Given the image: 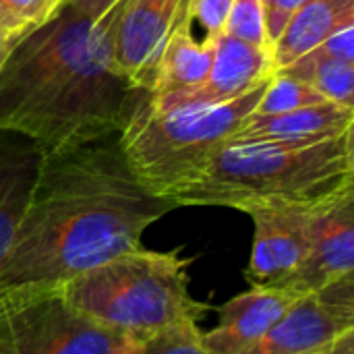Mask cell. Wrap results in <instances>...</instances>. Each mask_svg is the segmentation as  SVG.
Masks as SVG:
<instances>
[{
	"mask_svg": "<svg viewBox=\"0 0 354 354\" xmlns=\"http://www.w3.org/2000/svg\"><path fill=\"white\" fill-rule=\"evenodd\" d=\"M172 209L137 183L116 137L41 156L27 212L0 266V295L60 286L135 251L143 232Z\"/></svg>",
	"mask_w": 354,
	"mask_h": 354,
	"instance_id": "cell-1",
	"label": "cell"
},
{
	"mask_svg": "<svg viewBox=\"0 0 354 354\" xmlns=\"http://www.w3.org/2000/svg\"><path fill=\"white\" fill-rule=\"evenodd\" d=\"M120 6L97 21L64 6L15 46L0 68V133L23 137L41 156L118 137L147 95L114 56Z\"/></svg>",
	"mask_w": 354,
	"mask_h": 354,
	"instance_id": "cell-2",
	"label": "cell"
},
{
	"mask_svg": "<svg viewBox=\"0 0 354 354\" xmlns=\"http://www.w3.org/2000/svg\"><path fill=\"white\" fill-rule=\"evenodd\" d=\"M353 133L317 143H226L168 201L174 207H317L354 189Z\"/></svg>",
	"mask_w": 354,
	"mask_h": 354,
	"instance_id": "cell-3",
	"label": "cell"
},
{
	"mask_svg": "<svg viewBox=\"0 0 354 354\" xmlns=\"http://www.w3.org/2000/svg\"><path fill=\"white\" fill-rule=\"evenodd\" d=\"M191 259L180 249L139 247L118 255L58 288L66 301L104 328L139 340L183 319H201L212 305L189 292Z\"/></svg>",
	"mask_w": 354,
	"mask_h": 354,
	"instance_id": "cell-4",
	"label": "cell"
},
{
	"mask_svg": "<svg viewBox=\"0 0 354 354\" xmlns=\"http://www.w3.org/2000/svg\"><path fill=\"white\" fill-rule=\"evenodd\" d=\"M268 81L228 104L207 108L156 112L147 106V95L141 97L116 137L137 183L153 197L168 201L220 147L230 143Z\"/></svg>",
	"mask_w": 354,
	"mask_h": 354,
	"instance_id": "cell-5",
	"label": "cell"
},
{
	"mask_svg": "<svg viewBox=\"0 0 354 354\" xmlns=\"http://www.w3.org/2000/svg\"><path fill=\"white\" fill-rule=\"evenodd\" d=\"M129 342L73 307L58 286L0 295V354H122Z\"/></svg>",
	"mask_w": 354,
	"mask_h": 354,
	"instance_id": "cell-6",
	"label": "cell"
},
{
	"mask_svg": "<svg viewBox=\"0 0 354 354\" xmlns=\"http://www.w3.org/2000/svg\"><path fill=\"white\" fill-rule=\"evenodd\" d=\"M354 332V274L299 297L245 354H315Z\"/></svg>",
	"mask_w": 354,
	"mask_h": 354,
	"instance_id": "cell-7",
	"label": "cell"
},
{
	"mask_svg": "<svg viewBox=\"0 0 354 354\" xmlns=\"http://www.w3.org/2000/svg\"><path fill=\"white\" fill-rule=\"evenodd\" d=\"M191 0H122L114 56L129 83L147 93L172 33L189 19Z\"/></svg>",
	"mask_w": 354,
	"mask_h": 354,
	"instance_id": "cell-8",
	"label": "cell"
},
{
	"mask_svg": "<svg viewBox=\"0 0 354 354\" xmlns=\"http://www.w3.org/2000/svg\"><path fill=\"white\" fill-rule=\"evenodd\" d=\"M274 75L272 52L268 46H255L234 39L226 33L214 37V58L205 81L178 95L149 100L147 106L156 112H172L185 108H207L228 104Z\"/></svg>",
	"mask_w": 354,
	"mask_h": 354,
	"instance_id": "cell-9",
	"label": "cell"
},
{
	"mask_svg": "<svg viewBox=\"0 0 354 354\" xmlns=\"http://www.w3.org/2000/svg\"><path fill=\"white\" fill-rule=\"evenodd\" d=\"M354 274V189L317 205L311 216L309 251L282 288L307 295Z\"/></svg>",
	"mask_w": 354,
	"mask_h": 354,
	"instance_id": "cell-10",
	"label": "cell"
},
{
	"mask_svg": "<svg viewBox=\"0 0 354 354\" xmlns=\"http://www.w3.org/2000/svg\"><path fill=\"white\" fill-rule=\"evenodd\" d=\"M315 207H263L247 216L253 220V245L245 280L278 286L305 261Z\"/></svg>",
	"mask_w": 354,
	"mask_h": 354,
	"instance_id": "cell-11",
	"label": "cell"
},
{
	"mask_svg": "<svg viewBox=\"0 0 354 354\" xmlns=\"http://www.w3.org/2000/svg\"><path fill=\"white\" fill-rule=\"evenodd\" d=\"M303 295L282 286L251 284L218 309V324L203 332L209 354H245L257 344L284 311Z\"/></svg>",
	"mask_w": 354,
	"mask_h": 354,
	"instance_id": "cell-12",
	"label": "cell"
},
{
	"mask_svg": "<svg viewBox=\"0 0 354 354\" xmlns=\"http://www.w3.org/2000/svg\"><path fill=\"white\" fill-rule=\"evenodd\" d=\"M354 129V108L334 102L303 106L274 116H247L230 143H317Z\"/></svg>",
	"mask_w": 354,
	"mask_h": 354,
	"instance_id": "cell-13",
	"label": "cell"
},
{
	"mask_svg": "<svg viewBox=\"0 0 354 354\" xmlns=\"http://www.w3.org/2000/svg\"><path fill=\"white\" fill-rule=\"evenodd\" d=\"M354 23V0H305L272 44L274 71L317 48L330 33Z\"/></svg>",
	"mask_w": 354,
	"mask_h": 354,
	"instance_id": "cell-14",
	"label": "cell"
},
{
	"mask_svg": "<svg viewBox=\"0 0 354 354\" xmlns=\"http://www.w3.org/2000/svg\"><path fill=\"white\" fill-rule=\"evenodd\" d=\"M214 37H195L193 23L187 19L168 39L153 73L147 97H168L199 87L212 66Z\"/></svg>",
	"mask_w": 354,
	"mask_h": 354,
	"instance_id": "cell-15",
	"label": "cell"
},
{
	"mask_svg": "<svg viewBox=\"0 0 354 354\" xmlns=\"http://www.w3.org/2000/svg\"><path fill=\"white\" fill-rule=\"evenodd\" d=\"M39 162L41 153L29 141L0 143V266L27 212Z\"/></svg>",
	"mask_w": 354,
	"mask_h": 354,
	"instance_id": "cell-16",
	"label": "cell"
},
{
	"mask_svg": "<svg viewBox=\"0 0 354 354\" xmlns=\"http://www.w3.org/2000/svg\"><path fill=\"white\" fill-rule=\"evenodd\" d=\"M274 73H282L311 85L328 102L354 108V62L328 58L311 50L292 64Z\"/></svg>",
	"mask_w": 354,
	"mask_h": 354,
	"instance_id": "cell-17",
	"label": "cell"
},
{
	"mask_svg": "<svg viewBox=\"0 0 354 354\" xmlns=\"http://www.w3.org/2000/svg\"><path fill=\"white\" fill-rule=\"evenodd\" d=\"M64 6L66 0H0V41L27 37Z\"/></svg>",
	"mask_w": 354,
	"mask_h": 354,
	"instance_id": "cell-18",
	"label": "cell"
},
{
	"mask_svg": "<svg viewBox=\"0 0 354 354\" xmlns=\"http://www.w3.org/2000/svg\"><path fill=\"white\" fill-rule=\"evenodd\" d=\"M122 354H209L197 319H183L151 336L131 340Z\"/></svg>",
	"mask_w": 354,
	"mask_h": 354,
	"instance_id": "cell-19",
	"label": "cell"
},
{
	"mask_svg": "<svg viewBox=\"0 0 354 354\" xmlns=\"http://www.w3.org/2000/svg\"><path fill=\"white\" fill-rule=\"evenodd\" d=\"M322 102H328V100L322 93H317L311 85L295 77L274 73L249 116H274V114H284V112L311 106V104H322Z\"/></svg>",
	"mask_w": 354,
	"mask_h": 354,
	"instance_id": "cell-20",
	"label": "cell"
},
{
	"mask_svg": "<svg viewBox=\"0 0 354 354\" xmlns=\"http://www.w3.org/2000/svg\"><path fill=\"white\" fill-rule=\"evenodd\" d=\"M222 33L247 44L270 48L261 0H232Z\"/></svg>",
	"mask_w": 354,
	"mask_h": 354,
	"instance_id": "cell-21",
	"label": "cell"
},
{
	"mask_svg": "<svg viewBox=\"0 0 354 354\" xmlns=\"http://www.w3.org/2000/svg\"><path fill=\"white\" fill-rule=\"evenodd\" d=\"M230 4L232 0H191L189 19L191 23H199V27L205 31V37H216L224 29Z\"/></svg>",
	"mask_w": 354,
	"mask_h": 354,
	"instance_id": "cell-22",
	"label": "cell"
},
{
	"mask_svg": "<svg viewBox=\"0 0 354 354\" xmlns=\"http://www.w3.org/2000/svg\"><path fill=\"white\" fill-rule=\"evenodd\" d=\"M305 0H261L266 33H268L270 48L278 39V35L282 33V29L286 27V23L292 19V15L297 12V8Z\"/></svg>",
	"mask_w": 354,
	"mask_h": 354,
	"instance_id": "cell-23",
	"label": "cell"
},
{
	"mask_svg": "<svg viewBox=\"0 0 354 354\" xmlns=\"http://www.w3.org/2000/svg\"><path fill=\"white\" fill-rule=\"evenodd\" d=\"M313 50L319 52V54H324V56H328V58L354 62V23L353 25H344V27L336 29L334 33H330Z\"/></svg>",
	"mask_w": 354,
	"mask_h": 354,
	"instance_id": "cell-24",
	"label": "cell"
},
{
	"mask_svg": "<svg viewBox=\"0 0 354 354\" xmlns=\"http://www.w3.org/2000/svg\"><path fill=\"white\" fill-rule=\"evenodd\" d=\"M116 2L120 0H66V6L83 17H89L93 21L102 19Z\"/></svg>",
	"mask_w": 354,
	"mask_h": 354,
	"instance_id": "cell-25",
	"label": "cell"
},
{
	"mask_svg": "<svg viewBox=\"0 0 354 354\" xmlns=\"http://www.w3.org/2000/svg\"><path fill=\"white\" fill-rule=\"evenodd\" d=\"M315 354H354V332L344 334V336L338 338L334 344H330L328 348H324L322 353Z\"/></svg>",
	"mask_w": 354,
	"mask_h": 354,
	"instance_id": "cell-26",
	"label": "cell"
},
{
	"mask_svg": "<svg viewBox=\"0 0 354 354\" xmlns=\"http://www.w3.org/2000/svg\"><path fill=\"white\" fill-rule=\"evenodd\" d=\"M21 39H6V41H0V68L2 64L6 62V58L10 56V52L15 50V46L19 44Z\"/></svg>",
	"mask_w": 354,
	"mask_h": 354,
	"instance_id": "cell-27",
	"label": "cell"
}]
</instances>
